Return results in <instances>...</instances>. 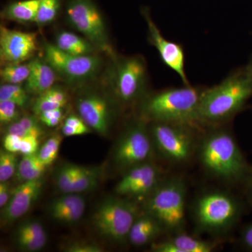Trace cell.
<instances>
[{
	"instance_id": "cell-19",
	"label": "cell",
	"mask_w": 252,
	"mask_h": 252,
	"mask_svg": "<svg viewBox=\"0 0 252 252\" xmlns=\"http://www.w3.org/2000/svg\"><path fill=\"white\" fill-rule=\"evenodd\" d=\"M31 64V72L25 89L29 94L39 95L54 86L56 73L44 60L35 59Z\"/></svg>"
},
{
	"instance_id": "cell-29",
	"label": "cell",
	"mask_w": 252,
	"mask_h": 252,
	"mask_svg": "<svg viewBox=\"0 0 252 252\" xmlns=\"http://www.w3.org/2000/svg\"><path fill=\"white\" fill-rule=\"evenodd\" d=\"M62 138L59 135L50 137L37 152L38 157L43 163L49 166L57 158Z\"/></svg>"
},
{
	"instance_id": "cell-4",
	"label": "cell",
	"mask_w": 252,
	"mask_h": 252,
	"mask_svg": "<svg viewBox=\"0 0 252 252\" xmlns=\"http://www.w3.org/2000/svg\"><path fill=\"white\" fill-rule=\"evenodd\" d=\"M192 212L199 232L221 236L229 233L238 223L243 215V205L233 193L212 189L197 196Z\"/></svg>"
},
{
	"instance_id": "cell-10",
	"label": "cell",
	"mask_w": 252,
	"mask_h": 252,
	"mask_svg": "<svg viewBox=\"0 0 252 252\" xmlns=\"http://www.w3.org/2000/svg\"><path fill=\"white\" fill-rule=\"evenodd\" d=\"M113 69V88L121 102L132 103L143 98L147 74V67L142 58H119Z\"/></svg>"
},
{
	"instance_id": "cell-25",
	"label": "cell",
	"mask_w": 252,
	"mask_h": 252,
	"mask_svg": "<svg viewBox=\"0 0 252 252\" xmlns=\"http://www.w3.org/2000/svg\"><path fill=\"white\" fill-rule=\"evenodd\" d=\"M31 64H14L4 65L0 70L3 84H21L27 80L31 72Z\"/></svg>"
},
{
	"instance_id": "cell-27",
	"label": "cell",
	"mask_w": 252,
	"mask_h": 252,
	"mask_svg": "<svg viewBox=\"0 0 252 252\" xmlns=\"http://www.w3.org/2000/svg\"><path fill=\"white\" fill-rule=\"evenodd\" d=\"M63 0H40L34 22L44 26L53 22L59 13Z\"/></svg>"
},
{
	"instance_id": "cell-6",
	"label": "cell",
	"mask_w": 252,
	"mask_h": 252,
	"mask_svg": "<svg viewBox=\"0 0 252 252\" xmlns=\"http://www.w3.org/2000/svg\"><path fill=\"white\" fill-rule=\"evenodd\" d=\"M196 126L181 123L152 122L149 132L154 149L167 162L182 165L196 152Z\"/></svg>"
},
{
	"instance_id": "cell-31",
	"label": "cell",
	"mask_w": 252,
	"mask_h": 252,
	"mask_svg": "<svg viewBox=\"0 0 252 252\" xmlns=\"http://www.w3.org/2000/svg\"><path fill=\"white\" fill-rule=\"evenodd\" d=\"M74 165L66 164L60 167L56 175V183L63 193H72L74 183Z\"/></svg>"
},
{
	"instance_id": "cell-34",
	"label": "cell",
	"mask_w": 252,
	"mask_h": 252,
	"mask_svg": "<svg viewBox=\"0 0 252 252\" xmlns=\"http://www.w3.org/2000/svg\"><path fill=\"white\" fill-rule=\"evenodd\" d=\"M16 235L44 236L46 235L44 226L37 220H28L18 227Z\"/></svg>"
},
{
	"instance_id": "cell-5",
	"label": "cell",
	"mask_w": 252,
	"mask_h": 252,
	"mask_svg": "<svg viewBox=\"0 0 252 252\" xmlns=\"http://www.w3.org/2000/svg\"><path fill=\"white\" fill-rule=\"evenodd\" d=\"M187 187L183 177H164L146 199L144 210L155 217L165 233L170 235L185 231L187 224Z\"/></svg>"
},
{
	"instance_id": "cell-38",
	"label": "cell",
	"mask_w": 252,
	"mask_h": 252,
	"mask_svg": "<svg viewBox=\"0 0 252 252\" xmlns=\"http://www.w3.org/2000/svg\"><path fill=\"white\" fill-rule=\"evenodd\" d=\"M21 137L11 133H6L4 140H3V146L5 150L8 151L12 153H17L21 151Z\"/></svg>"
},
{
	"instance_id": "cell-3",
	"label": "cell",
	"mask_w": 252,
	"mask_h": 252,
	"mask_svg": "<svg viewBox=\"0 0 252 252\" xmlns=\"http://www.w3.org/2000/svg\"><path fill=\"white\" fill-rule=\"evenodd\" d=\"M202 91L189 84L144 96L140 106L142 117L152 122L181 123L198 127L202 125L198 114Z\"/></svg>"
},
{
	"instance_id": "cell-37",
	"label": "cell",
	"mask_w": 252,
	"mask_h": 252,
	"mask_svg": "<svg viewBox=\"0 0 252 252\" xmlns=\"http://www.w3.org/2000/svg\"><path fill=\"white\" fill-rule=\"evenodd\" d=\"M66 252H103L102 248L95 244L89 243H74L68 245L65 248Z\"/></svg>"
},
{
	"instance_id": "cell-28",
	"label": "cell",
	"mask_w": 252,
	"mask_h": 252,
	"mask_svg": "<svg viewBox=\"0 0 252 252\" xmlns=\"http://www.w3.org/2000/svg\"><path fill=\"white\" fill-rule=\"evenodd\" d=\"M86 210V201L57 211L49 212L55 220L65 224L76 223L84 216Z\"/></svg>"
},
{
	"instance_id": "cell-8",
	"label": "cell",
	"mask_w": 252,
	"mask_h": 252,
	"mask_svg": "<svg viewBox=\"0 0 252 252\" xmlns=\"http://www.w3.org/2000/svg\"><path fill=\"white\" fill-rule=\"evenodd\" d=\"M66 17L96 49L112 54L103 16L94 0H67Z\"/></svg>"
},
{
	"instance_id": "cell-12",
	"label": "cell",
	"mask_w": 252,
	"mask_h": 252,
	"mask_svg": "<svg viewBox=\"0 0 252 252\" xmlns=\"http://www.w3.org/2000/svg\"><path fill=\"white\" fill-rule=\"evenodd\" d=\"M159 167L150 161L131 167L116 187L118 195L147 198L163 180Z\"/></svg>"
},
{
	"instance_id": "cell-44",
	"label": "cell",
	"mask_w": 252,
	"mask_h": 252,
	"mask_svg": "<svg viewBox=\"0 0 252 252\" xmlns=\"http://www.w3.org/2000/svg\"><path fill=\"white\" fill-rule=\"evenodd\" d=\"M244 70H245V72L246 73L247 75L248 76V77L250 78V80L252 81V59H250L248 65L244 68Z\"/></svg>"
},
{
	"instance_id": "cell-30",
	"label": "cell",
	"mask_w": 252,
	"mask_h": 252,
	"mask_svg": "<svg viewBox=\"0 0 252 252\" xmlns=\"http://www.w3.org/2000/svg\"><path fill=\"white\" fill-rule=\"evenodd\" d=\"M17 158L12 152L1 149L0 152V182L10 180L17 171Z\"/></svg>"
},
{
	"instance_id": "cell-39",
	"label": "cell",
	"mask_w": 252,
	"mask_h": 252,
	"mask_svg": "<svg viewBox=\"0 0 252 252\" xmlns=\"http://www.w3.org/2000/svg\"><path fill=\"white\" fill-rule=\"evenodd\" d=\"M240 240L245 248L252 251V222L245 225L242 230Z\"/></svg>"
},
{
	"instance_id": "cell-35",
	"label": "cell",
	"mask_w": 252,
	"mask_h": 252,
	"mask_svg": "<svg viewBox=\"0 0 252 252\" xmlns=\"http://www.w3.org/2000/svg\"><path fill=\"white\" fill-rule=\"evenodd\" d=\"M39 120L48 127H55L59 125L63 119V108L52 109L41 113L39 116Z\"/></svg>"
},
{
	"instance_id": "cell-24",
	"label": "cell",
	"mask_w": 252,
	"mask_h": 252,
	"mask_svg": "<svg viewBox=\"0 0 252 252\" xmlns=\"http://www.w3.org/2000/svg\"><path fill=\"white\" fill-rule=\"evenodd\" d=\"M9 133L14 134L23 138L28 136L40 137L42 135V129L39 123L32 117H24L10 124L7 128Z\"/></svg>"
},
{
	"instance_id": "cell-2",
	"label": "cell",
	"mask_w": 252,
	"mask_h": 252,
	"mask_svg": "<svg viewBox=\"0 0 252 252\" xmlns=\"http://www.w3.org/2000/svg\"><path fill=\"white\" fill-rule=\"evenodd\" d=\"M252 96V81L244 69L218 85L204 89L199 103L202 125L219 126L233 119Z\"/></svg>"
},
{
	"instance_id": "cell-22",
	"label": "cell",
	"mask_w": 252,
	"mask_h": 252,
	"mask_svg": "<svg viewBox=\"0 0 252 252\" xmlns=\"http://www.w3.org/2000/svg\"><path fill=\"white\" fill-rule=\"evenodd\" d=\"M67 94L64 89L58 86H52L49 90L38 95L32 106V110L39 116L46 111L63 108L67 102Z\"/></svg>"
},
{
	"instance_id": "cell-1",
	"label": "cell",
	"mask_w": 252,
	"mask_h": 252,
	"mask_svg": "<svg viewBox=\"0 0 252 252\" xmlns=\"http://www.w3.org/2000/svg\"><path fill=\"white\" fill-rule=\"evenodd\" d=\"M195 154L206 173L230 185L244 183L251 167L233 134L221 127L205 132L198 141Z\"/></svg>"
},
{
	"instance_id": "cell-18",
	"label": "cell",
	"mask_w": 252,
	"mask_h": 252,
	"mask_svg": "<svg viewBox=\"0 0 252 252\" xmlns=\"http://www.w3.org/2000/svg\"><path fill=\"white\" fill-rule=\"evenodd\" d=\"M165 233L162 225L149 212L138 215L129 233L127 240L136 247L144 246Z\"/></svg>"
},
{
	"instance_id": "cell-13",
	"label": "cell",
	"mask_w": 252,
	"mask_h": 252,
	"mask_svg": "<svg viewBox=\"0 0 252 252\" xmlns=\"http://www.w3.org/2000/svg\"><path fill=\"white\" fill-rule=\"evenodd\" d=\"M37 50V33L15 31L1 26L0 59L1 64H20L31 59Z\"/></svg>"
},
{
	"instance_id": "cell-7",
	"label": "cell",
	"mask_w": 252,
	"mask_h": 252,
	"mask_svg": "<svg viewBox=\"0 0 252 252\" xmlns=\"http://www.w3.org/2000/svg\"><path fill=\"white\" fill-rule=\"evenodd\" d=\"M138 215L137 206L132 202L110 198L100 204L93 220L99 234L114 241L124 242L128 238Z\"/></svg>"
},
{
	"instance_id": "cell-32",
	"label": "cell",
	"mask_w": 252,
	"mask_h": 252,
	"mask_svg": "<svg viewBox=\"0 0 252 252\" xmlns=\"http://www.w3.org/2000/svg\"><path fill=\"white\" fill-rule=\"evenodd\" d=\"M47 235L31 236L16 235V242L18 248L26 252H37L42 250L47 243Z\"/></svg>"
},
{
	"instance_id": "cell-26",
	"label": "cell",
	"mask_w": 252,
	"mask_h": 252,
	"mask_svg": "<svg viewBox=\"0 0 252 252\" xmlns=\"http://www.w3.org/2000/svg\"><path fill=\"white\" fill-rule=\"evenodd\" d=\"M0 101H10L18 107H24L29 101V94L21 84H1L0 87Z\"/></svg>"
},
{
	"instance_id": "cell-40",
	"label": "cell",
	"mask_w": 252,
	"mask_h": 252,
	"mask_svg": "<svg viewBox=\"0 0 252 252\" xmlns=\"http://www.w3.org/2000/svg\"><path fill=\"white\" fill-rule=\"evenodd\" d=\"M11 191L8 181L0 182V207L1 209L6 206L11 197Z\"/></svg>"
},
{
	"instance_id": "cell-36",
	"label": "cell",
	"mask_w": 252,
	"mask_h": 252,
	"mask_svg": "<svg viewBox=\"0 0 252 252\" xmlns=\"http://www.w3.org/2000/svg\"><path fill=\"white\" fill-rule=\"evenodd\" d=\"M39 147V137L34 136H28L21 140L20 153L25 155H31L37 153Z\"/></svg>"
},
{
	"instance_id": "cell-43",
	"label": "cell",
	"mask_w": 252,
	"mask_h": 252,
	"mask_svg": "<svg viewBox=\"0 0 252 252\" xmlns=\"http://www.w3.org/2000/svg\"><path fill=\"white\" fill-rule=\"evenodd\" d=\"M243 184L245 185V191H246L248 201L252 205V166L250 167L248 177H247L246 180Z\"/></svg>"
},
{
	"instance_id": "cell-11",
	"label": "cell",
	"mask_w": 252,
	"mask_h": 252,
	"mask_svg": "<svg viewBox=\"0 0 252 252\" xmlns=\"http://www.w3.org/2000/svg\"><path fill=\"white\" fill-rule=\"evenodd\" d=\"M154 149L149 126L140 120L130 124L119 139L114 150V161L127 170L149 161Z\"/></svg>"
},
{
	"instance_id": "cell-9",
	"label": "cell",
	"mask_w": 252,
	"mask_h": 252,
	"mask_svg": "<svg viewBox=\"0 0 252 252\" xmlns=\"http://www.w3.org/2000/svg\"><path fill=\"white\" fill-rule=\"evenodd\" d=\"M44 61L54 69L56 74L69 83H81L97 75L102 61L94 54L74 56L63 52L55 44L45 42Z\"/></svg>"
},
{
	"instance_id": "cell-17",
	"label": "cell",
	"mask_w": 252,
	"mask_h": 252,
	"mask_svg": "<svg viewBox=\"0 0 252 252\" xmlns=\"http://www.w3.org/2000/svg\"><path fill=\"white\" fill-rule=\"evenodd\" d=\"M216 244L183 231L170 235L167 240L154 244L152 249L155 252H211L216 248Z\"/></svg>"
},
{
	"instance_id": "cell-21",
	"label": "cell",
	"mask_w": 252,
	"mask_h": 252,
	"mask_svg": "<svg viewBox=\"0 0 252 252\" xmlns=\"http://www.w3.org/2000/svg\"><path fill=\"white\" fill-rule=\"evenodd\" d=\"M40 0H18L9 3L1 16L18 23L34 22Z\"/></svg>"
},
{
	"instance_id": "cell-41",
	"label": "cell",
	"mask_w": 252,
	"mask_h": 252,
	"mask_svg": "<svg viewBox=\"0 0 252 252\" xmlns=\"http://www.w3.org/2000/svg\"><path fill=\"white\" fill-rule=\"evenodd\" d=\"M91 128H80V127H72L67 125H63L62 132L63 135L66 137H72V136H78L85 135L90 132Z\"/></svg>"
},
{
	"instance_id": "cell-42",
	"label": "cell",
	"mask_w": 252,
	"mask_h": 252,
	"mask_svg": "<svg viewBox=\"0 0 252 252\" xmlns=\"http://www.w3.org/2000/svg\"><path fill=\"white\" fill-rule=\"evenodd\" d=\"M64 125L72 126V127H80V128L89 127L80 117H77L76 115H70L64 121Z\"/></svg>"
},
{
	"instance_id": "cell-16",
	"label": "cell",
	"mask_w": 252,
	"mask_h": 252,
	"mask_svg": "<svg viewBox=\"0 0 252 252\" xmlns=\"http://www.w3.org/2000/svg\"><path fill=\"white\" fill-rule=\"evenodd\" d=\"M44 186L42 179L26 181L11 191L1 216L5 223H11L26 215L40 195Z\"/></svg>"
},
{
	"instance_id": "cell-15",
	"label": "cell",
	"mask_w": 252,
	"mask_h": 252,
	"mask_svg": "<svg viewBox=\"0 0 252 252\" xmlns=\"http://www.w3.org/2000/svg\"><path fill=\"white\" fill-rule=\"evenodd\" d=\"M79 117L91 129L102 135L109 132L112 119V110L103 96L90 94L78 99Z\"/></svg>"
},
{
	"instance_id": "cell-20",
	"label": "cell",
	"mask_w": 252,
	"mask_h": 252,
	"mask_svg": "<svg viewBox=\"0 0 252 252\" xmlns=\"http://www.w3.org/2000/svg\"><path fill=\"white\" fill-rule=\"evenodd\" d=\"M55 45L63 52L74 56H88L97 51L85 37L67 31H61L56 34Z\"/></svg>"
},
{
	"instance_id": "cell-33",
	"label": "cell",
	"mask_w": 252,
	"mask_h": 252,
	"mask_svg": "<svg viewBox=\"0 0 252 252\" xmlns=\"http://www.w3.org/2000/svg\"><path fill=\"white\" fill-rule=\"evenodd\" d=\"M18 106L10 101H0V122L1 124H12L19 117Z\"/></svg>"
},
{
	"instance_id": "cell-14",
	"label": "cell",
	"mask_w": 252,
	"mask_h": 252,
	"mask_svg": "<svg viewBox=\"0 0 252 252\" xmlns=\"http://www.w3.org/2000/svg\"><path fill=\"white\" fill-rule=\"evenodd\" d=\"M142 13L148 27L149 42L158 51L164 64L180 76L185 85H189L190 84L185 72V56L183 47L177 43L167 40L162 35L151 17L147 8H142Z\"/></svg>"
},
{
	"instance_id": "cell-23",
	"label": "cell",
	"mask_w": 252,
	"mask_h": 252,
	"mask_svg": "<svg viewBox=\"0 0 252 252\" xmlns=\"http://www.w3.org/2000/svg\"><path fill=\"white\" fill-rule=\"evenodd\" d=\"M74 180L72 193H81L93 190L98 185L101 171L97 167L74 165Z\"/></svg>"
}]
</instances>
